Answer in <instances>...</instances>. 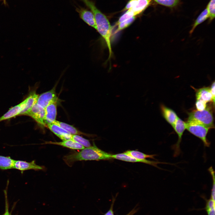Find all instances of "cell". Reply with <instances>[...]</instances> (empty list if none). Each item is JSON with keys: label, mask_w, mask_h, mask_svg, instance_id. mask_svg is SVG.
<instances>
[{"label": "cell", "mask_w": 215, "mask_h": 215, "mask_svg": "<svg viewBox=\"0 0 215 215\" xmlns=\"http://www.w3.org/2000/svg\"><path fill=\"white\" fill-rule=\"evenodd\" d=\"M85 4L93 13L96 25V30L104 40L108 48L109 56L108 59H110L113 54L111 39L112 28L106 17L95 6L94 3L90 0H87Z\"/></svg>", "instance_id": "cell-1"}, {"label": "cell", "mask_w": 215, "mask_h": 215, "mask_svg": "<svg viewBox=\"0 0 215 215\" xmlns=\"http://www.w3.org/2000/svg\"><path fill=\"white\" fill-rule=\"evenodd\" d=\"M112 155L100 149L94 143L93 146L65 156L63 159L67 165L71 166L74 162L78 161L110 159Z\"/></svg>", "instance_id": "cell-2"}, {"label": "cell", "mask_w": 215, "mask_h": 215, "mask_svg": "<svg viewBox=\"0 0 215 215\" xmlns=\"http://www.w3.org/2000/svg\"><path fill=\"white\" fill-rule=\"evenodd\" d=\"M186 122L199 124L210 128L214 127L212 113L208 107L202 111L196 110L189 113Z\"/></svg>", "instance_id": "cell-3"}, {"label": "cell", "mask_w": 215, "mask_h": 215, "mask_svg": "<svg viewBox=\"0 0 215 215\" xmlns=\"http://www.w3.org/2000/svg\"><path fill=\"white\" fill-rule=\"evenodd\" d=\"M186 123V129L191 134L200 139L205 146L209 147L210 143L207 139V136L211 128L199 124Z\"/></svg>", "instance_id": "cell-4"}, {"label": "cell", "mask_w": 215, "mask_h": 215, "mask_svg": "<svg viewBox=\"0 0 215 215\" xmlns=\"http://www.w3.org/2000/svg\"><path fill=\"white\" fill-rule=\"evenodd\" d=\"M173 128L178 136L176 143L172 146V148L174 152L173 156L176 157L181 152L180 144L183 133L186 129V123L178 117Z\"/></svg>", "instance_id": "cell-5"}, {"label": "cell", "mask_w": 215, "mask_h": 215, "mask_svg": "<svg viewBox=\"0 0 215 215\" xmlns=\"http://www.w3.org/2000/svg\"><path fill=\"white\" fill-rule=\"evenodd\" d=\"M45 109L36 103L23 115L28 116L32 118L40 125L46 126L44 122Z\"/></svg>", "instance_id": "cell-6"}, {"label": "cell", "mask_w": 215, "mask_h": 215, "mask_svg": "<svg viewBox=\"0 0 215 215\" xmlns=\"http://www.w3.org/2000/svg\"><path fill=\"white\" fill-rule=\"evenodd\" d=\"M56 87L39 95L36 103L44 109L49 104L58 102V98L55 91Z\"/></svg>", "instance_id": "cell-7"}, {"label": "cell", "mask_w": 215, "mask_h": 215, "mask_svg": "<svg viewBox=\"0 0 215 215\" xmlns=\"http://www.w3.org/2000/svg\"><path fill=\"white\" fill-rule=\"evenodd\" d=\"M112 158L130 162H140L148 164L155 167L159 169H161L157 165L159 164H169V163L159 162L158 161H152L146 160V159H139L128 156L124 153L112 155Z\"/></svg>", "instance_id": "cell-8"}, {"label": "cell", "mask_w": 215, "mask_h": 215, "mask_svg": "<svg viewBox=\"0 0 215 215\" xmlns=\"http://www.w3.org/2000/svg\"><path fill=\"white\" fill-rule=\"evenodd\" d=\"M22 172L29 170L39 171L43 170V166L37 165L35 160L29 162L20 160H15L13 168Z\"/></svg>", "instance_id": "cell-9"}, {"label": "cell", "mask_w": 215, "mask_h": 215, "mask_svg": "<svg viewBox=\"0 0 215 215\" xmlns=\"http://www.w3.org/2000/svg\"><path fill=\"white\" fill-rule=\"evenodd\" d=\"M76 10L78 13L80 18L89 26L96 30V25L94 15L91 11L80 7L77 8Z\"/></svg>", "instance_id": "cell-10"}, {"label": "cell", "mask_w": 215, "mask_h": 215, "mask_svg": "<svg viewBox=\"0 0 215 215\" xmlns=\"http://www.w3.org/2000/svg\"><path fill=\"white\" fill-rule=\"evenodd\" d=\"M26 105L25 99L19 104L10 108L8 111L0 117V122L20 115L24 110Z\"/></svg>", "instance_id": "cell-11"}, {"label": "cell", "mask_w": 215, "mask_h": 215, "mask_svg": "<svg viewBox=\"0 0 215 215\" xmlns=\"http://www.w3.org/2000/svg\"><path fill=\"white\" fill-rule=\"evenodd\" d=\"M57 102H53L48 105L44 108V122L46 125L48 124L53 123L56 120Z\"/></svg>", "instance_id": "cell-12"}, {"label": "cell", "mask_w": 215, "mask_h": 215, "mask_svg": "<svg viewBox=\"0 0 215 215\" xmlns=\"http://www.w3.org/2000/svg\"><path fill=\"white\" fill-rule=\"evenodd\" d=\"M49 130L62 141L71 139L72 134L58 125L50 123L46 125Z\"/></svg>", "instance_id": "cell-13"}, {"label": "cell", "mask_w": 215, "mask_h": 215, "mask_svg": "<svg viewBox=\"0 0 215 215\" xmlns=\"http://www.w3.org/2000/svg\"><path fill=\"white\" fill-rule=\"evenodd\" d=\"M152 0H137L134 5L127 11L132 17L136 16L145 10L151 4Z\"/></svg>", "instance_id": "cell-14"}, {"label": "cell", "mask_w": 215, "mask_h": 215, "mask_svg": "<svg viewBox=\"0 0 215 215\" xmlns=\"http://www.w3.org/2000/svg\"><path fill=\"white\" fill-rule=\"evenodd\" d=\"M161 108L163 117L173 128L178 117L176 114L173 110L164 105H161Z\"/></svg>", "instance_id": "cell-15"}, {"label": "cell", "mask_w": 215, "mask_h": 215, "mask_svg": "<svg viewBox=\"0 0 215 215\" xmlns=\"http://www.w3.org/2000/svg\"><path fill=\"white\" fill-rule=\"evenodd\" d=\"M45 144H50L57 145L73 150H82L85 148L84 147L71 139L62 141L60 142L47 141Z\"/></svg>", "instance_id": "cell-16"}, {"label": "cell", "mask_w": 215, "mask_h": 215, "mask_svg": "<svg viewBox=\"0 0 215 215\" xmlns=\"http://www.w3.org/2000/svg\"><path fill=\"white\" fill-rule=\"evenodd\" d=\"M196 100H200L206 103L213 101L210 88L204 87L198 89L196 92Z\"/></svg>", "instance_id": "cell-17"}, {"label": "cell", "mask_w": 215, "mask_h": 215, "mask_svg": "<svg viewBox=\"0 0 215 215\" xmlns=\"http://www.w3.org/2000/svg\"><path fill=\"white\" fill-rule=\"evenodd\" d=\"M53 123L61 127L71 134L83 135L89 136L88 134L78 130L73 126L69 124L56 120Z\"/></svg>", "instance_id": "cell-18"}, {"label": "cell", "mask_w": 215, "mask_h": 215, "mask_svg": "<svg viewBox=\"0 0 215 215\" xmlns=\"http://www.w3.org/2000/svg\"><path fill=\"white\" fill-rule=\"evenodd\" d=\"M15 160L10 156L0 155V169L7 170L13 168Z\"/></svg>", "instance_id": "cell-19"}, {"label": "cell", "mask_w": 215, "mask_h": 215, "mask_svg": "<svg viewBox=\"0 0 215 215\" xmlns=\"http://www.w3.org/2000/svg\"><path fill=\"white\" fill-rule=\"evenodd\" d=\"M208 13L206 8L202 11L199 15L193 24L189 33L191 34L197 26L208 18Z\"/></svg>", "instance_id": "cell-20"}, {"label": "cell", "mask_w": 215, "mask_h": 215, "mask_svg": "<svg viewBox=\"0 0 215 215\" xmlns=\"http://www.w3.org/2000/svg\"><path fill=\"white\" fill-rule=\"evenodd\" d=\"M124 153L128 156L139 159H144L147 158H150L155 159L154 158L155 154L148 155L134 150H128Z\"/></svg>", "instance_id": "cell-21"}, {"label": "cell", "mask_w": 215, "mask_h": 215, "mask_svg": "<svg viewBox=\"0 0 215 215\" xmlns=\"http://www.w3.org/2000/svg\"><path fill=\"white\" fill-rule=\"evenodd\" d=\"M203 198L206 201L205 206L203 209L206 211L208 215H215V200L211 197L208 199L205 197Z\"/></svg>", "instance_id": "cell-22"}, {"label": "cell", "mask_w": 215, "mask_h": 215, "mask_svg": "<svg viewBox=\"0 0 215 215\" xmlns=\"http://www.w3.org/2000/svg\"><path fill=\"white\" fill-rule=\"evenodd\" d=\"M156 3L166 7L173 8L179 4L180 0H153Z\"/></svg>", "instance_id": "cell-23"}, {"label": "cell", "mask_w": 215, "mask_h": 215, "mask_svg": "<svg viewBox=\"0 0 215 215\" xmlns=\"http://www.w3.org/2000/svg\"><path fill=\"white\" fill-rule=\"evenodd\" d=\"M215 1L210 0L206 7L208 14L209 23L211 22L215 18Z\"/></svg>", "instance_id": "cell-24"}, {"label": "cell", "mask_w": 215, "mask_h": 215, "mask_svg": "<svg viewBox=\"0 0 215 215\" xmlns=\"http://www.w3.org/2000/svg\"><path fill=\"white\" fill-rule=\"evenodd\" d=\"M71 140L81 144L85 148L91 146L89 141L78 135H72Z\"/></svg>", "instance_id": "cell-25"}, {"label": "cell", "mask_w": 215, "mask_h": 215, "mask_svg": "<svg viewBox=\"0 0 215 215\" xmlns=\"http://www.w3.org/2000/svg\"><path fill=\"white\" fill-rule=\"evenodd\" d=\"M136 16H133L131 18L125 20L118 24V27L115 31V33L125 29L130 26L135 20Z\"/></svg>", "instance_id": "cell-26"}, {"label": "cell", "mask_w": 215, "mask_h": 215, "mask_svg": "<svg viewBox=\"0 0 215 215\" xmlns=\"http://www.w3.org/2000/svg\"><path fill=\"white\" fill-rule=\"evenodd\" d=\"M208 171L211 175L212 179V186L210 197L213 199H215V172L212 166L208 168Z\"/></svg>", "instance_id": "cell-27"}, {"label": "cell", "mask_w": 215, "mask_h": 215, "mask_svg": "<svg viewBox=\"0 0 215 215\" xmlns=\"http://www.w3.org/2000/svg\"><path fill=\"white\" fill-rule=\"evenodd\" d=\"M196 106L198 110L202 111L206 108V103L200 100H196Z\"/></svg>", "instance_id": "cell-28"}, {"label": "cell", "mask_w": 215, "mask_h": 215, "mask_svg": "<svg viewBox=\"0 0 215 215\" xmlns=\"http://www.w3.org/2000/svg\"><path fill=\"white\" fill-rule=\"evenodd\" d=\"M5 196V208L4 213L2 215H11L9 211L7 199V191L5 190L4 191Z\"/></svg>", "instance_id": "cell-29"}, {"label": "cell", "mask_w": 215, "mask_h": 215, "mask_svg": "<svg viewBox=\"0 0 215 215\" xmlns=\"http://www.w3.org/2000/svg\"><path fill=\"white\" fill-rule=\"evenodd\" d=\"M137 0H130L127 4L125 9V10L130 9L137 2Z\"/></svg>", "instance_id": "cell-30"}, {"label": "cell", "mask_w": 215, "mask_h": 215, "mask_svg": "<svg viewBox=\"0 0 215 215\" xmlns=\"http://www.w3.org/2000/svg\"><path fill=\"white\" fill-rule=\"evenodd\" d=\"M210 90L211 94L212 96L213 101L212 102L214 103V105L215 102V82L214 81L212 83L211 85V87H210Z\"/></svg>", "instance_id": "cell-31"}, {"label": "cell", "mask_w": 215, "mask_h": 215, "mask_svg": "<svg viewBox=\"0 0 215 215\" xmlns=\"http://www.w3.org/2000/svg\"><path fill=\"white\" fill-rule=\"evenodd\" d=\"M113 203L111 205L109 211L105 213L104 215H114V212L113 211Z\"/></svg>", "instance_id": "cell-32"}, {"label": "cell", "mask_w": 215, "mask_h": 215, "mask_svg": "<svg viewBox=\"0 0 215 215\" xmlns=\"http://www.w3.org/2000/svg\"><path fill=\"white\" fill-rule=\"evenodd\" d=\"M136 212V210L133 209L126 215H133Z\"/></svg>", "instance_id": "cell-33"}, {"label": "cell", "mask_w": 215, "mask_h": 215, "mask_svg": "<svg viewBox=\"0 0 215 215\" xmlns=\"http://www.w3.org/2000/svg\"><path fill=\"white\" fill-rule=\"evenodd\" d=\"M0 1H3V3L5 5L7 4L6 0H0Z\"/></svg>", "instance_id": "cell-34"}]
</instances>
